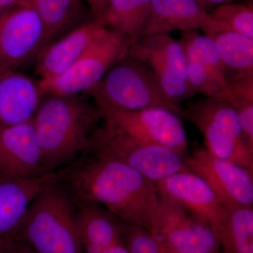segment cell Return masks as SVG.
I'll return each instance as SVG.
<instances>
[{"instance_id":"obj_1","label":"cell","mask_w":253,"mask_h":253,"mask_svg":"<svg viewBox=\"0 0 253 253\" xmlns=\"http://www.w3.org/2000/svg\"><path fill=\"white\" fill-rule=\"evenodd\" d=\"M88 155L70 166L61 180L73 199L99 204L123 223L152 231L159 212L154 181L117 160Z\"/></svg>"},{"instance_id":"obj_2","label":"cell","mask_w":253,"mask_h":253,"mask_svg":"<svg viewBox=\"0 0 253 253\" xmlns=\"http://www.w3.org/2000/svg\"><path fill=\"white\" fill-rule=\"evenodd\" d=\"M101 121L99 108L79 94L51 95L41 102L33 124L48 172L67 168L90 154Z\"/></svg>"},{"instance_id":"obj_3","label":"cell","mask_w":253,"mask_h":253,"mask_svg":"<svg viewBox=\"0 0 253 253\" xmlns=\"http://www.w3.org/2000/svg\"><path fill=\"white\" fill-rule=\"evenodd\" d=\"M61 180L33 200L13 238L38 253H84L76 201Z\"/></svg>"},{"instance_id":"obj_4","label":"cell","mask_w":253,"mask_h":253,"mask_svg":"<svg viewBox=\"0 0 253 253\" xmlns=\"http://www.w3.org/2000/svg\"><path fill=\"white\" fill-rule=\"evenodd\" d=\"M89 92L94 101L116 109L137 111L161 108L181 116V105L168 97L153 71L127 55L110 68Z\"/></svg>"},{"instance_id":"obj_5","label":"cell","mask_w":253,"mask_h":253,"mask_svg":"<svg viewBox=\"0 0 253 253\" xmlns=\"http://www.w3.org/2000/svg\"><path fill=\"white\" fill-rule=\"evenodd\" d=\"M181 116L201 131L210 153L253 171V150L235 111L225 99L206 97L193 101L182 109Z\"/></svg>"},{"instance_id":"obj_6","label":"cell","mask_w":253,"mask_h":253,"mask_svg":"<svg viewBox=\"0 0 253 253\" xmlns=\"http://www.w3.org/2000/svg\"><path fill=\"white\" fill-rule=\"evenodd\" d=\"M90 154L121 161L154 183L189 170L186 156L174 150L136 139L104 124L95 131Z\"/></svg>"},{"instance_id":"obj_7","label":"cell","mask_w":253,"mask_h":253,"mask_svg":"<svg viewBox=\"0 0 253 253\" xmlns=\"http://www.w3.org/2000/svg\"><path fill=\"white\" fill-rule=\"evenodd\" d=\"M131 42L105 27L67 72L51 81L39 82L42 94L74 95L90 91L110 68L126 57Z\"/></svg>"},{"instance_id":"obj_8","label":"cell","mask_w":253,"mask_h":253,"mask_svg":"<svg viewBox=\"0 0 253 253\" xmlns=\"http://www.w3.org/2000/svg\"><path fill=\"white\" fill-rule=\"evenodd\" d=\"M94 101L105 126L136 139L163 145L186 156V131L180 116L176 113L161 108L127 111Z\"/></svg>"},{"instance_id":"obj_9","label":"cell","mask_w":253,"mask_h":253,"mask_svg":"<svg viewBox=\"0 0 253 253\" xmlns=\"http://www.w3.org/2000/svg\"><path fill=\"white\" fill-rule=\"evenodd\" d=\"M127 56L146 65L174 102L180 104L183 99L195 95L188 79L183 46L168 33L136 38L131 42Z\"/></svg>"},{"instance_id":"obj_10","label":"cell","mask_w":253,"mask_h":253,"mask_svg":"<svg viewBox=\"0 0 253 253\" xmlns=\"http://www.w3.org/2000/svg\"><path fill=\"white\" fill-rule=\"evenodd\" d=\"M169 253H219L217 234L174 200L159 195V212L150 231Z\"/></svg>"},{"instance_id":"obj_11","label":"cell","mask_w":253,"mask_h":253,"mask_svg":"<svg viewBox=\"0 0 253 253\" xmlns=\"http://www.w3.org/2000/svg\"><path fill=\"white\" fill-rule=\"evenodd\" d=\"M44 30L28 0H19L0 18V74L17 71L44 46Z\"/></svg>"},{"instance_id":"obj_12","label":"cell","mask_w":253,"mask_h":253,"mask_svg":"<svg viewBox=\"0 0 253 253\" xmlns=\"http://www.w3.org/2000/svg\"><path fill=\"white\" fill-rule=\"evenodd\" d=\"M186 165L209 184L223 203L253 206V171L216 157L206 148L186 156Z\"/></svg>"},{"instance_id":"obj_13","label":"cell","mask_w":253,"mask_h":253,"mask_svg":"<svg viewBox=\"0 0 253 253\" xmlns=\"http://www.w3.org/2000/svg\"><path fill=\"white\" fill-rule=\"evenodd\" d=\"M185 53L190 86L195 94L220 97L229 76L211 37L194 30L181 32L179 40Z\"/></svg>"},{"instance_id":"obj_14","label":"cell","mask_w":253,"mask_h":253,"mask_svg":"<svg viewBox=\"0 0 253 253\" xmlns=\"http://www.w3.org/2000/svg\"><path fill=\"white\" fill-rule=\"evenodd\" d=\"M49 173L37 139L33 119L0 128V177L34 179Z\"/></svg>"},{"instance_id":"obj_15","label":"cell","mask_w":253,"mask_h":253,"mask_svg":"<svg viewBox=\"0 0 253 253\" xmlns=\"http://www.w3.org/2000/svg\"><path fill=\"white\" fill-rule=\"evenodd\" d=\"M155 184L158 194L182 205L211 226L218 236L224 203L201 176L190 170L184 171Z\"/></svg>"},{"instance_id":"obj_16","label":"cell","mask_w":253,"mask_h":253,"mask_svg":"<svg viewBox=\"0 0 253 253\" xmlns=\"http://www.w3.org/2000/svg\"><path fill=\"white\" fill-rule=\"evenodd\" d=\"M68 167L34 179L0 177V237L13 239L33 200L61 181Z\"/></svg>"},{"instance_id":"obj_17","label":"cell","mask_w":253,"mask_h":253,"mask_svg":"<svg viewBox=\"0 0 253 253\" xmlns=\"http://www.w3.org/2000/svg\"><path fill=\"white\" fill-rule=\"evenodd\" d=\"M194 30H201L208 36L226 31L197 0H151V17L145 36Z\"/></svg>"},{"instance_id":"obj_18","label":"cell","mask_w":253,"mask_h":253,"mask_svg":"<svg viewBox=\"0 0 253 253\" xmlns=\"http://www.w3.org/2000/svg\"><path fill=\"white\" fill-rule=\"evenodd\" d=\"M104 28L102 23L94 19L43 47L38 53L36 63V72L41 81H51L67 72Z\"/></svg>"},{"instance_id":"obj_19","label":"cell","mask_w":253,"mask_h":253,"mask_svg":"<svg viewBox=\"0 0 253 253\" xmlns=\"http://www.w3.org/2000/svg\"><path fill=\"white\" fill-rule=\"evenodd\" d=\"M42 97L39 82L18 71L0 74V128L32 121Z\"/></svg>"},{"instance_id":"obj_20","label":"cell","mask_w":253,"mask_h":253,"mask_svg":"<svg viewBox=\"0 0 253 253\" xmlns=\"http://www.w3.org/2000/svg\"><path fill=\"white\" fill-rule=\"evenodd\" d=\"M75 201L78 232L84 253H103L123 239V222L114 214L99 204Z\"/></svg>"},{"instance_id":"obj_21","label":"cell","mask_w":253,"mask_h":253,"mask_svg":"<svg viewBox=\"0 0 253 253\" xmlns=\"http://www.w3.org/2000/svg\"><path fill=\"white\" fill-rule=\"evenodd\" d=\"M219 253H253V206L223 204Z\"/></svg>"},{"instance_id":"obj_22","label":"cell","mask_w":253,"mask_h":253,"mask_svg":"<svg viewBox=\"0 0 253 253\" xmlns=\"http://www.w3.org/2000/svg\"><path fill=\"white\" fill-rule=\"evenodd\" d=\"M151 0H109L100 22L131 41L145 36L150 17Z\"/></svg>"},{"instance_id":"obj_23","label":"cell","mask_w":253,"mask_h":253,"mask_svg":"<svg viewBox=\"0 0 253 253\" xmlns=\"http://www.w3.org/2000/svg\"><path fill=\"white\" fill-rule=\"evenodd\" d=\"M210 37L227 71L229 82L253 75V39L229 31L218 32Z\"/></svg>"},{"instance_id":"obj_24","label":"cell","mask_w":253,"mask_h":253,"mask_svg":"<svg viewBox=\"0 0 253 253\" xmlns=\"http://www.w3.org/2000/svg\"><path fill=\"white\" fill-rule=\"evenodd\" d=\"M39 15L44 30V47L77 18L81 0H28ZM42 47V48H43Z\"/></svg>"},{"instance_id":"obj_25","label":"cell","mask_w":253,"mask_h":253,"mask_svg":"<svg viewBox=\"0 0 253 253\" xmlns=\"http://www.w3.org/2000/svg\"><path fill=\"white\" fill-rule=\"evenodd\" d=\"M210 14L224 26L226 31L253 39V0L220 5L212 9Z\"/></svg>"},{"instance_id":"obj_26","label":"cell","mask_w":253,"mask_h":253,"mask_svg":"<svg viewBox=\"0 0 253 253\" xmlns=\"http://www.w3.org/2000/svg\"><path fill=\"white\" fill-rule=\"evenodd\" d=\"M123 239L129 253H169L149 230L141 226L123 223Z\"/></svg>"},{"instance_id":"obj_27","label":"cell","mask_w":253,"mask_h":253,"mask_svg":"<svg viewBox=\"0 0 253 253\" xmlns=\"http://www.w3.org/2000/svg\"><path fill=\"white\" fill-rule=\"evenodd\" d=\"M234 109L250 147L253 150V92L229 93L222 96Z\"/></svg>"},{"instance_id":"obj_28","label":"cell","mask_w":253,"mask_h":253,"mask_svg":"<svg viewBox=\"0 0 253 253\" xmlns=\"http://www.w3.org/2000/svg\"><path fill=\"white\" fill-rule=\"evenodd\" d=\"M0 253H38L25 243L11 239L0 251Z\"/></svg>"},{"instance_id":"obj_29","label":"cell","mask_w":253,"mask_h":253,"mask_svg":"<svg viewBox=\"0 0 253 253\" xmlns=\"http://www.w3.org/2000/svg\"><path fill=\"white\" fill-rule=\"evenodd\" d=\"M94 20L101 21L107 9L109 0H86Z\"/></svg>"},{"instance_id":"obj_30","label":"cell","mask_w":253,"mask_h":253,"mask_svg":"<svg viewBox=\"0 0 253 253\" xmlns=\"http://www.w3.org/2000/svg\"><path fill=\"white\" fill-rule=\"evenodd\" d=\"M198 2L208 12H211L212 9L220 5L235 2L239 0H197Z\"/></svg>"},{"instance_id":"obj_31","label":"cell","mask_w":253,"mask_h":253,"mask_svg":"<svg viewBox=\"0 0 253 253\" xmlns=\"http://www.w3.org/2000/svg\"><path fill=\"white\" fill-rule=\"evenodd\" d=\"M103 253H129V251L122 239L111 245L108 249L105 250Z\"/></svg>"},{"instance_id":"obj_32","label":"cell","mask_w":253,"mask_h":253,"mask_svg":"<svg viewBox=\"0 0 253 253\" xmlns=\"http://www.w3.org/2000/svg\"><path fill=\"white\" fill-rule=\"evenodd\" d=\"M19 0H0V9L4 11L11 6L17 3Z\"/></svg>"},{"instance_id":"obj_33","label":"cell","mask_w":253,"mask_h":253,"mask_svg":"<svg viewBox=\"0 0 253 253\" xmlns=\"http://www.w3.org/2000/svg\"><path fill=\"white\" fill-rule=\"evenodd\" d=\"M12 239H7V238L0 237V251L2 250L3 248L6 246V244Z\"/></svg>"},{"instance_id":"obj_34","label":"cell","mask_w":253,"mask_h":253,"mask_svg":"<svg viewBox=\"0 0 253 253\" xmlns=\"http://www.w3.org/2000/svg\"><path fill=\"white\" fill-rule=\"evenodd\" d=\"M3 13H4V11H1V10L0 9V18H1V15H2Z\"/></svg>"}]
</instances>
